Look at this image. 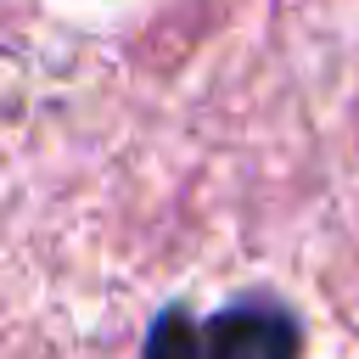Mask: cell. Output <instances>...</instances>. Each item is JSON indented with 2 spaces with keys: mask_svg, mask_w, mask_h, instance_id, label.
I'll list each match as a JSON object with an SVG mask.
<instances>
[{
  "mask_svg": "<svg viewBox=\"0 0 359 359\" xmlns=\"http://www.w3.org/2000/svg\"><path fill=\"white\" fill-rule=\"evenodd\" d=\"M202 359H303V325L280 297L252 292L202 325Z\"/></svg>",
  "mask_w": 359,
  "mask_h": 359,
  "instance_id": "cell-1",
  "label": "cell"
},
{
  "mask_svg": "<svg viewBox=\"0 0 359 359\" xmlns=\"http://www.w3.org/2000/svg\"><path fill=\"white\" fill-rule=\"evenodd\" d=\"M146 359H202V331H196V320H191L180 303L151 320V331H146Z\"/></svg>",
  "mask_w": 359,
  "mask_h": 359,
  "instance_id": "cell-2",
  "label": "cell"
}]
</instances>
